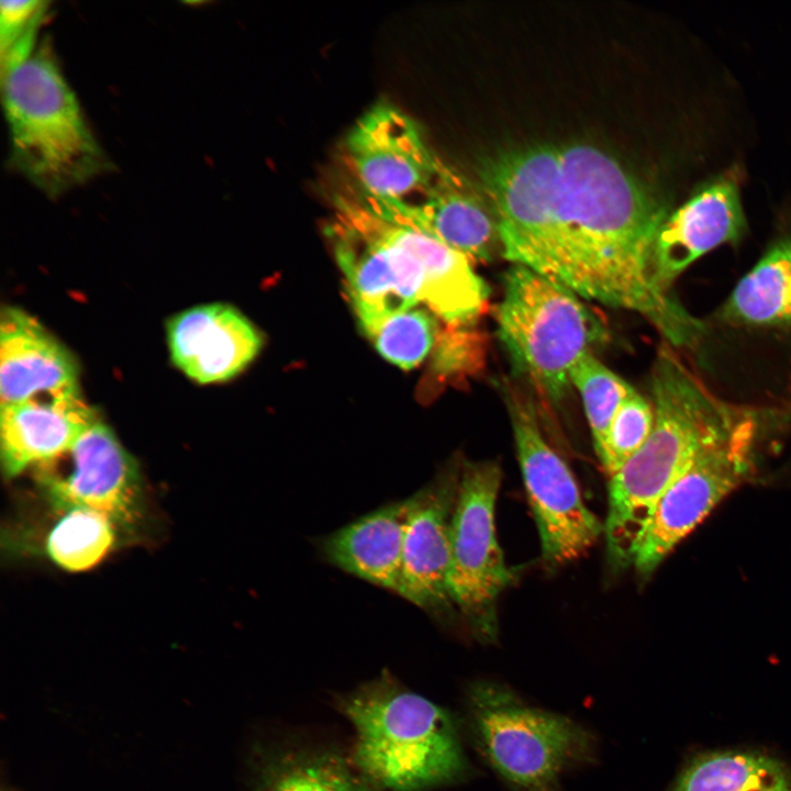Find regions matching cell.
Returning <instances> with one entry per match:
<instances>
[{"label":"cell","instance_id":"obj_1","mask_svg":"<svg viewBox=\"0 0 791 791\" xmlns=\"http://www.w3.org/2000/svg\"><path fill=\"white\" fill-rule=\"evenodd\" d=\"M559 149L557 247L548 278L583 298L640 314L670 345L693 346L703 323L654 272L665 209L603 151L583 144Z\"/></svg>","mask_w":791,"mask_h":791},{"label":"cell","instance_id":"obj_2","mask_svg":"<svg viewBox=\"0 0 791 791\" xmlns=\"http://www.w3.org/2000/svg\"><path fill=\"white\" fill-rule=\"evenodd\" d=\"M655 422L642 447L610 477L604 535L609 564L633 565L654 509L693 458L744 420L716 399L669 347L651 370Z\"/></svg>","mask_w":791,"mask_h":791},{"label":"cell","instance_id":"obj_3","mask_svg":"<svg viewBox=\"0 0 791 791\" xmlns=\"http://www.w3.org/2000/svg\"><path fill=\"white\" fill-rule=\"evenodd\" d=\"M335 705L354 729L348 756L380 791H427L466 773L450 714L389 671L338 695Z\"/></svg>","mask_w":791,"mask_h":791},{"label":"cell","instance_id":"obj_4","mask_svg":"<svg viewBox=\"0 0 791 791\" xmlns=\"http://www.w3.org/2000/svg\"><path fill=\"white\" fill-rule=\"evenodd\" d=\"M1 96L11 163L44 194L60 197L112 167L44 45L1 70Z\"/></svg>","mask_w":791,"mask_h":791},{"label":"cell","instance_id":"obj_5","mask_svg":"<svg viewBox=\"0 0 791 791\" xmlns=\"http://www.w3.org/2000/svg\"><path fill=\"white\" fill-rule=\"evenodd\" d=\"M503 289L495 319L512 368L559 404L571 369L603 341L605 328L575 291L523 265L508 269Z\"/></svg>","mask_w":791,"mask_h":791},{"label":"cell","instance_id":"obj_6","mask_svg":"<svg viewBox=\"0 0 791 791\" xmlns=\"http://www.w3.org/2000/svg\"><path fill=\"white\" fill-rule=\"evenodd\" d=\"M467 706L481 753L520 791H558L562 772L593 755V737L582 726L526 704L501 684L474 683Z\"/></svg>","mask_w":791,"mask_h":791},{"label":"cell","instance_id":"obj_7","mask_svg":"<svg viewBox=\"0 0 791 791\" xmlns=\"http://www.w3.org/2000/svg\"><path fill=\"white\" fill-rule=\"evenodd\" d=\"M501 478L495 461L464 460L452 516L449 597L482 643L495 640L498 599L516 579L495 533Z\"/></svg>","mask_w":791,"mask_h":791},{"label":"cell","instance_id":"obj_8","mask_svg":"<svg viewBox=\"0 0 791 791\" xmlns=\"http://www.w3.org/2000/svg\"><path fill=\"white\" fill-rule=\"evenodd\" d=\"M502 390L542 558L547 566L559 567L584 555L604 533V525L583 502L567 464L546 442L533 398L511 382Z\"/></svg>","mask_w":791,"mask_h":791},{"label":"cell","instance_id":"obj_9","mask_svg":"<svg viewBox=\"0 0 791 791\" xmlns=\"http://www.w3.org/2000/svg\"><path fill=\"white\" fill-rule=\"evenodd\" d=\"M559 171L560 149L549 145L501 152L479 170L502 256L547 278L557 247Z\"/></svg>","mask_w":791,"mask_h":791},{"label":"cell","instance_id":"obj_10","mask_svg":"<svg viewBox=\"0 0 791 791\" xmlns=\"http://www.w3.org/2000/svg\"><path fill=\"white\" fill-rule=\"evenodd\" d=\"M54 461L63 469L53 464L36 467L52 510L88 508L110 517L120 532H132L141 522L144 495L138 465L105 424L97 421Z\"/></svg>","mask_w":791,"mask_h":791},{"label":"cell","instance_id":"obj_11","mask_svg":"<svg viewBox=\"0 0 791 791\" xmlns=\"http://www.w3.org/2000/svg\"><path fill=\"white\" fill-rule=\"evenodd\" d=\"M751 424L702 449L657 502L633 566L648 576L745 478Z\"/></svg>","mask_w":791,"mask_h":791},{"label":"cell","instance_id":"obj_12","mask_svg":"<svg viewBox=\"0 0 791 791\" xmlns=\"http://www.w3.org/2000/svg\"><path fill=\"white\" fill-rule=\"evenodd\" d=\"M346 144L360 194L379 202L419 198L443 166L414 121L387 103L366 112L353 126Z\"/></svg>","mask_w":791,"mask_h":791},{"label":"cell","instance_id":"obj_13","mask_svg":"<svg viewBox=\"0 0 791 791\" xmlns=\"http://www.w3.org/2000/svg\"><path fill=\"white\" fill-rule=\"evenodd\" d=\"M335 208L328 236L359 326L422 304L420 276L412 258L341 204Z\"/></svg>","mask_w":791,"mask_h":791},{"label":"cell","instance_id":"obj_14","mask_svg":"<svg viewBox=\"0 0 791 791\" xmlns=\"http://www.w3.org/2000/svg\"><path fill=\"white\" fill-rule=\"evenodd\" d=\"M463 461L450 464L408 500L402 568L397 594L425 610L452 602V516Z\"/></svg>","mask_w":791,"mask_h":791},{"label":"cell","instance_id":"obj_15","mask_svg":"<svg viewBox=\"0 0 791 791\" xmlns=\"http://www.w3.org/2000/svg\"><path fill=\"white\" fill-rule=\"evenodd\" d=\"M171 359L200 383L229 380L259 353L263 338L237 309L209 303L185 310L168 321Z\"/></svg>","mask_w":791,"mask_h":791},{"label":"cell","instance_id":"obj_16","mask_svg":"<svg viewBox=\"0 0 791 791\" xmlns=\"http://www.w3.org/2000/svg\"><path fill=\"white\" fill-rule=\"evenodd\" d=\"M746 230L739 192L727 179L697 192L662 222L654 246L658 283L671 290L675 279L711 249L738 241Z\"/></svg>","mask_w":791,"mask_h":791},{"label":"cell","instance_id":"obj_17","mask_svg":"<svg viewBox=\"0 0 791 791\" xmlns=\"http://www.w3.org/2000/svg\"><path fill=\"white\" fill-rule=\"evenodd\" d=\"M98 420L79 390L0 405L3 475L13 478L54 460Z\"/></svg>","mask_w":791,"mask_h":791},{"label":"cell","instance_id":"obj_18","mask_svg":"<svg viewBox=\"0 0 791 791\" xmlns=\"http://www.w3.org/2000/svg\"><path fill=\"white\" fill-rule=\"evenodd\" d=\"M359 197L376 211L431 235L471 261L490 260L500 246L493 214L444 165L426 191L412 201L379 202Z\"/></svg>","mask_w":791,"mask_h":791},{"label":"cell","instance_id":"obj_19","mask_svg":"<svg viewBox=\"0 0 791 791\" xmlns=\"http://www.w3.org/2000/svg\"><path fill=\"white\" fill-rule=\"evenodd\" d=\"M79 390L71 354L33 316L7 307L0 316V404Z\"/></svg>","mask_w":791,"mask_h":791},{"label":"cell","instance_id":"obj_20","mask_svg":"<svg viewBox=\"0 0 791 791\" xmlns=\"http://www.w3.org/2000/svg\"><path fill=\"white\" fill-rule=\"evenodd\" d=\"M408 500L386 504L327 535L321 552L333 566L398 592Z\"/></svg>","mask_w":791,"mask_h":791},{"label":"cell","instance_id":"obj_21","mask_svg":"<svg viewBox=\"0 0 791 791\" xmlns=\"http://www.w3.org/2000/svg\"><path fill=\"white\" fill-rule=\"evenodd\" d=\"M255 791H380L349 756L330 747L286 742L265 748Z\"/></svg>","mask_w":791,"mask_h":791},{"label":"cell","instance_id":"obj_22","mask_svg":"<svg viewBox=\"0 0 791 791\" xmlns=\"http://www.w3.org/2000/svg\"><path fill=\"white\" fill-rule=\"evenodd\" d=\"M720 316L746 326H791V236L776 242L739 280Z\"/></svg>","mask_w":791,"mask_h":791},{"label":"cell","instance_id":"obj_23","mask_svg":"<svg viewBox=\"0 0 791 791\" xmlns=\"http://www.w3.org/2000/svg\"><path fill=\"white\" fill-rule=\"evenodd\" d=\"M672 791H791V776L766 755L718 751L694 759Z\"/></svg>","mask_w":791,"mask_h":791},{"label":"cell","instance_id":"obj_24","mask_svg":"<svg viewBox=\"0 0 791 791\" xmlns=\"http://www.w3.org/2000/svg\"><path fill=\"white\" fill-rule=\"evenodd\" d=\"M44 553L59 568L79 572L93 568L113 548L120 530L107 515L83 506L53 510Z\"/></svg>","mask_w":791,"mask_h":791},{"label":"cell","instance_id":"obj_25","mask_svg":"<svg viewBox=\"0 0 791 791\" xmlns=\"http://www.w3.org/2000/svg\"><path fill=\"white\" fill-rule=\"evenodd\" d=\"M360 330L385 359L402 369L423 361L438 335L436 316L419 307L388 314Z\"/></svg>","mask_w":791,"mask_h":791},{"label":"cell","instance_id":"obj_26","mask_svg":"<svg viewBox=\"0 0 791 791\" xmlns=\"http://www.w3.org/2000/svg\"><path fill=\"white\" fill-rule=\"evenodd\" d=\"M570 382L579 391L599 459L606 444L611 423L635 389L591 353L571 369Z\"/></svg>","mask_w":791,"mask_h":791},{"label":"cell","instance_id":"obj_27","mask_svg":"<svg viewBox=\"0 0 791 791\" xmlns=\"http://www.w3.org/2000/svg\"><path fill=\"white\" fill-rule=\"evenodd\" d=\"M655 422L653 405L636 390L625 400L615 414L600 458L611 477L642 447Z\"/></svg>","mask_w":791,"mask_h":791},{"label":"cell","instance_id":"obj_28","mask_svg":"<svg viewBox=\"0 0 791 791\" xmlns=\"http://www.w3.org/2000/svg\"><path fill=\"white\" fill-rule=\"evenodd\" d=\"M49 4L38 0L0 2L1 70L35 49L37 30L46 18Z\"/></svg>","mask_w":791,"mask_h":791}]
</instances>
